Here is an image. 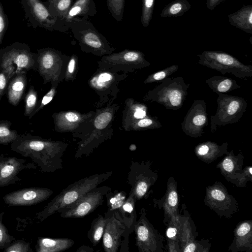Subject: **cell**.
I'll return each instance as SVG.
<instances>
[{
	"label": "cell",
	"instance_id": "6da1fadb",
	"mask_svg": "<svg viewBox=\"0 0 252 252\" xmlns=\"http://www.w3.org/2000/svg\"><path fill=\"white\" fill-rule=\"evenodd\" d=\"M67 145L26 133L18 135L11 149L25 158H30L41 172L53 173L63 168L62 157Z\"/></svg>",
	"mask_w": 252,
	"mask_h": 252
},
{
	"label": "cell",
	"instance_id": "7a4b0ae2",
	"mask_svg": "<svg viewBox=\"0 0 252 252\" xmlns=\"http://www.w3.org/2000/svg\"><path fill=\"white\" fill-rule=\"evenodd\" d=\"M112 171L95 173L68 185L49 202L41 211L36 214L40 222L75 202L91 189L97 187L113 174Z\"/></svg>",
	"mask_w": 252,
	"mask_h": 252
},
{
	"label": "cell",
	"instance_id": "3957f363",
	"mask_svg": "<svg viewBox=\"0 0 252 252\" xmlns=\"http://www.w3.org/2000/svg\"><path fill=\"white\" fill-rule=\"evenodd\" d=\"M0 69L7 73L10 80L15 75L36 70V53L28 44L15 42L0 50Z\"/></svg>",
	"mask_w": 252,
	"mask_h": 252
},
{
	"label": "cell",
	"instance_id": "277c9868",
	"mask_svg": "<svg viewBox=\"0 0 252 252\" xmlns=\"http://www.w3.org/2000/svg\"><path fill=\"white\" fill-rule=\"evenodd\" d=\"M190 84H187L183 77H166L146 96V100L155 101L166 109L178 110L186 99Z\"/></svg>",
	"mask_w": 252,
	"mask_h": 252
},
{
	"label": "cell",
	"instance_id": "5b68a950",
	"mask_svg": "<svg viewBox=\"0 0 252 252\" xmlns=\"http://www.w3.org/2000/svg\"><path fill=\"white\" fill-rule=\"evenodd\" d=\"M198 63L222 74H232L240 78L252 77V65L243 64L234 56L222 51H205L197 55Z\"/></svg>",
	"mask_w": 252,
	"mask_h": 252
},
{
	"label": "cell",
	"instance_id": "8992f818",
	"mask_svg": "<svg viewBox=\"0 0 252 252\" xmlns=\"http://www.w3.org/2000/svg\"><path fill=\"white\" fill-rule=\"evenodd\" d=\"M217 99L216 114L210 117L211 131L217 130L218 126L237 123L247 110V102L242 97L221 94Z\"/></svg>",
	"mask_w": 252,
	"mask_h": 252
},
{
	"label": "cell",
	"instance_id": "52a82bcc",
	"mask_svg": "<svg viewBox=\"0 0 252 252\" xmlns=\"http://www.w3.org/2000/svg\"><path fill=\"white\" fill-rule=\"evenodd\" d=\"M158 178V173L153 170L149 161H132L128 173V184L130 187L129 193L136 201L147 199L152 192L151 187Z\"/></svg>",
	"mask_w": 252,
	"mask_h": 252
},
{
	"label": "cell",
	"instance_id": "ba28073f",
	"mask_svg": "<svg viewBox=\"0 0 252 252\" xmlns=\"http://www.w3.org/2000/svg\"><path fill=\"white\" fill-rule=\"evenodd\" d=\"M112 190L107 186L96 187L89 190L73 203L59 210L63 218H82L93 212L103 202L105 195Z\"/></svg>",
	"mask_w": 252,
	"mask_h": 252
},
{
	"label": "cell",
	"instance_id": "9c48e42d",
	"mask_svg": "<svg viewBox=\"0 0 252 252\" xmlns=\"http://www.w3.org/2000/svg\"><path fill=\"white\" fill-rule=\"evenodd\" d=\"M134 227L136 246L139 252H163V237L149 221L146 210L142 208Z\"/></svg>",
	"mask_w": 252,
	"mask_h": 252
},
{
	"label": "cell",
	"instance_id": "30bf717a",
	"mask_svg": "<svg viewBox=\"0 0 252 252\" xmlns=\"http://www.w3.org/2000/svg\"><path fill=\"white\" fill-rule=\"evenodd\" d=\"M204 202L206 206L220 217L230 218L237 212L236 199L220 182H216L206 188Z\"/></svg>",
	"mask_w": 252,
	"mask_h": 252
},
{
	"label": "cell",
	"instance_id": "8fae6325",
	"mask_svg": "<svg viewBox=\"0 0 252 252\" xmlns=\"http://www.w3.org/2000/svg\"><path fill=\"white\" fill-rule=\"evenodd\" d=\"M225 155L217 167L228 182L238 187H245L248 182L252 181V167L248 166L242 168L244 158L241 152L235 155L232 150Z\"/></svg>",
	"mask_w": 252,
	"mask_h": 252
},
{
	"label": "cell",
	"instance_id": "7c38bea8",
	"mask_svg": "<svg viewBox=\"0 0 252 252\" xmlns=\"http://www.w3.org/2000/svg\"><path fill=\"white\" fill-rule=\"evenodd\" d=\"M105 225L102 236V246L105 252H116L121 247L122 237L126 231V225L119 213L107 210L104 213Z\"/></svg>",
	"mask_w": 252,
	"mask_h": 252
},
{
	"label": "cell",
	"instance_id": "4fadbf2b",
	"mask_svg": "<svg viewBox=\"0 0 252 252\" xmlns=\"http://www.w3.org/2000/svg\"><path fill=\"white\" fill-rule=\"evenodd\" d=\"M208 124V118L205 100H194L181 123L182 130L187 136L197 138L202 135L204 128Z\"/></svg>",
	"mask_w": 252,
	"mask_h": 252
},
{
	"label": "cell",
	"instance_id": "5bb4252c",
	"mask_svg": "<svg viewBox=\"0 0 252 252\" xmlns=\"http://www.w3.org/2000/svg\"><path fill=\"white\" fill-rule=\"evenodd\" d=\"M53 193L51 189L46 188H27L5 194L3 200L9 206H31L47 199Z\"/></svg>",
	"mask_w": 252,
	"mask_h": 252
},
{
	"label": "cell",
	"instance_id": "9a60e30c",
	"mask_svg": "<svg viewBox=\"0 0 252 252\" xmlns=\"http://www.w3.org/2000/svg\"><path fill=\"white\" fill-rule=\"evenodd\" d=\"M22 7L31 25L52 30L57 18L53 17L47 7L40 0H21Z\"/></svg>",
	"mask_w": 252,
	"mask_h": 252
},
{
	"label": "cell",
	"instance_id": "2e32d148",
	"mask_svg": "<svg viewBox=\"0 0 252 252\" xmlns=\"http://www.w3.org/2000/svg\"><path fill=\"white\" fill-rule=\"evenodd\" d=\"M33 163H26V160L15 157H4L0 159V187L15 184L21 180L18 174L22 170L34 169Z\"/></svg>",
	"mask_w": 252,
	"mask_h": 252
},
{
	"label": "cell",
	"instance_id": "e0dca14e",
	"mask_svg": "<svg viewBox=\"0 0 252 252\" xmlns=\"http://www.w3.org/2000/svg\"><path fill=\"white\" fill-rule=\"evenodd\" d=\"M59 61L60 57L55 50L51 48L37 50L36 70L43 78L44 84L58 80Z\"/></svg>",
	"mask_w": 252,
	"mask_h": 252
},
{
	"label": "cell",
	"instance_id": "ac0fdd59",
	"mask_svg": "<svg viewBox=\"0 0 252 252\" xmlns=\"http://www.w3.org/2000/svg\"><path fill=\"white\" fill-rule=\"evenodd\" d=\"M153 202L155 207H158L159 209H163V222L167 225L170 219L179 214L177 183L174 177L169 178L164 196L160 199H154Z\"/></svg>",
	"mask_w": 252,
	"mask_h": 252
},
{
	"label": "cell",
	"instance_id": "d6986e66",
	"mask_svg": "<svg viewBox=\"0 0 252 252\" xmlns=\"http://www.w3.org/2000/svg\"><path fill=\"white\" fill-rule=\"evenodd\" d=\"M252 221L246 220L240 222L234 231V238L228 248L232 252L252 251Z\"/></svg>",
	"mask_w": 252,
	"mask_h": 252
},
{
	"label": "cell",
	"instance_id": "ffe728a7",
	"mask_svg": "<svg viewBox=\"0 0 252 252\" xmlns=\"http://www.w3.org/2000/svg\"><path fill=\"white\" fill-rule=\"evenodd\" d=\"M228 143L225 142L220 145L212 141L202 142L196 145L194 149L196 157L206 163L213 162L227 152Z\"/></svg>",
	"mask_w": 252,
	"mask_h": 252
},
{
	"label": "cell",
	"instance_id": "44dd1931",
	"mask_svg": "<svg viewBox=\"0 0 252 252\" xmlns=\"http://www.w3.org/2000/svg\"><path fill=\"white\" fill-rule=\"evenodd\" d=\"M27 83V72L14 76L10 80L6 91L9 103L16 106L20 102L24 94Z\"/></svg>",
	"mask_w": 252,
	"mask_h": 252
},
{
	"label": "cell",
	"instance_id": "7402d4cb",
	"mask_svg": "<svg viewBox=\"0 0 252 252\" xmlns=\"http://www.w3.org/2000/svg\"><path fill=\"white\" fill-rule=\"evenodd\" d=\"M74 241L67 238L38 237L35 246L37 252H60L72 247Z\"/></svg>",
	"mask_w": 252,
	"mask_h": 252
},
{
	"label": "cell",
	"instance_id": "603a6c76",
	"mask_svg": "<svg viewBox=\"0 0 252 252\" xmlns=\"http://www.w3.org/2000/svg\"><path fill=\"white\" fill-rule=\"evenodd\" d=\"M230 24L243 31L252 33V5H244L240 10L228 15Z\"/></svg>",
	"mask_w": 252,
	"mask_h": 252
},
{
	"label": "cell",
	"instance_id": "cb8c5ba5",
	"mask_svg": "<svg viewBox=\"0 0 252 252\" xmlns=\"http://www.w3.org/2000/svg\"><path fill=\"white\" fill-rule=\"evenodd\" d=\"M106 59L114 63H126L141 68L148 66L150 63L144 58L143 53L135 51H126L107 57Z\"/></svg>",
	"mask_w": 252,
	"mask_h": 252
},
{
	"label": "cell",
	"instance_id": "d4e9b609",
	"mask_svg": "<svg viewBox=\"0 0 252 252\" xmlns=\"http://www.w3.org/2000/svg\"><path fill=\"white\" fill-rule=\"evenodd\" d=\"M184 214L181 215V223L179 235V245L181 251L188 243L195 239L197 236L196 228L188 211L184 209Z\"/></svg>",
	"mask_w": 252,
	"mask_h": 252
},
{
	"label": "cell",
	"instance_id": "484cf974",
	"mask_svg": "<svg viewBox=\"0 0 252 252\" xmlns=\"http://www.w3.org/2000/svg\"><path fill=\"white\" fill-rule=\"evenodd\" d=\"M181 223V215L178 214L172 217L166 225V236L169 252L182 251L179 245Z\"/></svg>",
	"mask_w": 252,
	"mask_h": 252
},
{
	"label": "cell",
	"instance_id": "4316f807",
	"mask_svg": "<svg viewBox=\"0 0 252 252\" xmlns=\"http://www.w3.org/2000/svg\"><path fill=\"white\" fill-rule=\"evenodd\" d=\"M205 82L212 91L218 94L241 88L236 80L225 76H214L207 79Z\"/></svg>",
	"mask_w": 252,
	"mask_h": 252
},
{
	"label": "cell",
	"instance_id": "83f0119b",
	"mask_svg": "<svg viewBox=\"0 0 252 252\" xmlns=\"http://www.w3.org/2000/svg\"><path fill=\"white\" fill-rule=\"evenodd\" d=\"M105 222L104 217L98 214L91 223L87 237L94 246H96L102 238Z\"/></svg>",
	"mask_w": 252,
	"mask_h": 252
},
{
	"label": "cell",
	"instance_id": "f1b7e54d",
	"mask_svg": "<svg viewBox=\"0 0 252 252\" xmlns=\"http://www.w3.org/2000/svg\"><path fill=\"white\" fill-rule=\"evenodd\" d=\"M191 7L187 0H175L167 4L161 11L162 17H178L182 15Z\"/></svg>",
	"mask_w": 252,
	"mask_h": 252
},
{
	"label": "cell",
	"instance_id": "f546056e",
	"mask_svg": "<svg viewBox=\"0 0 252 252\" xmlns=\"http://www.w3.org/2000/svg\"><path fill=\"white\" fill-rule=\"evenodd\" d=\"M71 0H48L45 5L54 17H65L69 10Z\"/></svg>",
	"mask_w": 252,
	"mask_h": 252
},
{
	"label": "cell",
	"instance_id": "4dcf8cb0",
	"mask_svg": "<svg viewBox=\"0 0 252 252\" xmlns=\"http://www.w3.org/2000/svg\"><path fill=\"white\" fill-rule=\"evenodd\" d=\"M56 127L62 129L63 126L70 127L78 124L81 121V116L77 113L68 112L65 113L54 114Z\"/></svg>",
	"mask_w": 252,
	"mask_h": 252
},
{
	"label": "cell",
	"instance_id": "1f68e13d",
	"mask_svg": "<svg viewBox=\"0 0 252 252\" xmlns=\"http://www.w3.org/2000/svg\"><path fill=\"white\" fill-rule=\"evenodd\" d=\"M11 122L6 120H0V144L8 145L11 144L17 138V131L11 129Z\"/></svg>",
	"mask_w": 252,
	"mask_h": 252
},
{
	"label": "cell",
	"instance_id": "d6a6232c",
	"mask_svg": "<svg viewBox=\"0 0 252 252\" xmlns=\"http://www.w3.org/2000/svg\"><path fill=\"white\" fill-rule=\"evenodd\" d=\"M81 33V41L86 45L97 50L103 47V42L96 32L89 29L82 32Z\"/></svg>",
	"mask_w": 252,
	"mask_h": 252
},
{
	"label": "cell",
	"instance_id": "836d02e7",
	"mask_svg": "<svg viewBox=\"0 0 252 252\" xmlns=\"http://www.w3.org/2000/svg\"><path fill=\"white\" fill-rule=\"evenodd\" d=\"M25 105L24 115L29 117L36 108L37 92L33 85H31L25 97Z\"/></svg>",
	"mask_w": 252,
	"mask_h": 252
},
{
	"label": "cell",
	"instance_id": "e575fe53",
	"mask_svg": "<svg viewBox=\"0 0 252 252\" xmlns=\"http://www.w3.org/2000/svg\"><path fill=\"white\" fill-rule=\"evenodd\" d=\"M179 65L173 64L160 71L153 73L147 78L144 83H150L162 81L166 77H169L178 69Z\"/></svg>",
	"mask_w": 252,
	"mask_h": 252
},
{
	"label": "cell",
	"instance_id": "d590c367",
	"mask_svg": "<svg viewBox=\"0 0 252 252\" xmlns=\"http://www.w3.org/2000/svg\"><path fill=\"white\" fill-rule=\"evenodd\" d=\"M211 244L209 240H194L187 244L182 249L184 252H208L210 251Z\"/></svg>",
	"mask_w": 252,
	"mask_h": 252
},
{
	"label": "cell",
	"instance_id": "8d00e7d4",
	"mask_svg": "<svg viewBox=\"0 0 252 252\" xmlns=\"http://www.w3.org/2000/svg\"><path fill=\"white\" fill-rule=\"evenodd\" d=\"M90 0H78L68 11L65 16L66 20H69L79 15L85 14L89 9Z\"/></svg>",
	"mask_w": 252,
	"mask_h": 252
},
{
	"label": "cell",
	"instance_id": "74e56055",
	"mask_svg": "<svg viewBox=\"0 0 252 252\" xmlns=\"http://www.w3.org/2000/svg\"><path fill=\"white\" fill-rule=\"evenodd\" d=\"M135 127L138 129H157L161 127L162 125L157 117L148 116L138 120Z\"/></svg>",
	"mask_w": 252,
	"mask_h": 252
},
{
	"label": "cell",
	"instance_id": "f35d334b",
	"mask_svg": "<svg viewBox=\"0 0 252 252\" xmlns=\"http://www.w3.org/2000/svg\"><path fill=\"white\" fill-rule=\"evenodd\" d=\"M4 213L0 211V249H4L15 239V237L9 234L8 229L2 222Z\"/></svg>",
	"mask_w": 252,
	"mask_h": 252
},
{
	"label": "cell",
	"instance_id": "ab89813d",
	"mask_svg": "<svg viewBox=\"0 0 252 252\" xmlns=\"http://www.w3.org/2000/svg\"><path fill=\"white\" fill-rule=\"evenodd\" d=\"M155 0H143L141 23L145 27L148 26L151 20Z\"/></svg>",
	"mask_w": 252,
	"mask_h": 252
},
{
	"label": "cell",
	"instance_id": "60d3db41",
	"mask_svg": "<svg viewBox=\"0 0 252 252\" xmlns=\"http://www.w3.org/2000/svg\"><path fill=\"white\" fill-rule=\"evenodd\" d=\"M125 0H107V4L109 10L113 17L117 20H122L124 6Z\"/></svg>",
	"mask_w": 252,
	"mask_h": 252
},
{
	"label": "cell",
	"instance_id": "b9f144b4",
	"mask_svg": "<svg viewBox=\"0 0 252 252\" xmlns=\"http://www.w3.org/2000/svg\"><path fill=\"white\" fill-rule=\"evenodd\" d=\"M5 252H33L30 244L23 240L15 239L4 250Z\"/></svg>",
	"mask_w": 252,
	"mask_h": 252
},
{
	"label": "cell",
	"instance_id": "7bdbcfd3",
	"mask_svg": "<svg viewBox=\"0 0 252 252\" xmlns=\"http://www.w3.org/2000/svg\"><path fill=\"white\" fill-rule=\"evenodd\" d=\"M52 86L51 89L44 95L40 102L38 103L34 111L29 117V119H31L36 113H37L41 109L43 108L45 105L50 102L53 99L55 95L56 86L55 85V82H52Z\"/></svg>",
	"mask_w": 252,
	"mask_h": 252
},
{
	"label": "cell",
	"instance_id": "ee69618b",
	"mask_svg": "<svg viewBox=\"0 0 252 252\" xmlns=\"http://www.w3.org/2000/svg\"><path fill=\"white\" fill-rule=\"evenodd\" d=\"M112 118V114L109 112H105L98 115L94 121L96 128L102 129L104 128L110 123Z\"/></svg>",
	"mask_w": 252,
	"mask_h": 252
},
{
	"label": "cell",
	"instance_id": "f6af8a7d",
	"mask_svg": "<svg viewBox=\"0 0 252 252\" xmlns=\"http://www.w3.org/2000/svg\"><path fill=\"white\" fill-rule=\"evenodd\" d=\"M113 79L111 74L103 72L94 78L93 84L98 88H104L109 84Z\"/></svg>",
	"mask_w": 252,
	"mask_h": 252
},
{
	"label": "cell",
	"instance_id": "bcb514c9",
	"mask_svg": "<svg viewBox=\"0 0 252 252\" xmlns=\"http://www.w3.org/2000/svg\"><path fill=\"white\" fill-rule=\"evenodd\" d=\"M8 26V20L0 2V45L2 43Z\"/></svg>",
	"mask_w": 252,
	"mask_h": 252
},
{
	"label": "cell",
	"instance_id": "7dc6e473",
	"mask_svg": "<svg viewBox=\"0 0 252 252\" xmlns=\"http://www.w3.org/2000/svg\"><path fill=\"white\" fill-rule=\"evenodd\" d=\"M10 80L5 71L0 69V96L1 97L6 93Z\"/></svg>",
	"mask_w": 252,
	"mask_h": 252
},
{
	"label": "cell",
	"instance_id": "c3c4849f",
	"mask_svg": "<svg viewBox=\"0 0 252 252\" xmlns=\"http://www.w3.org/2000/svg\"><path fill=\"white\" fill-rule=\"evenodd\" d=\"M223 0H207V7L209 10H213Z\"/></svg>",
	"mask_w": 252,
	"mask_h": 252
},
{
	"label": "cell",
	"instance_id": "681fc988",
	"mask_svg": "<svg viewBox=\"0 0 252 252\" xmlns=\"http://www.w3.org/2000/svg\"><path fill=\"white\" fill-rule=\"evenodd\" d=\"M146 114L145 111L142 108H138L136 110L134 114V116L136 119H142L146 117Z\"/></svg>",
	"mask_w": 252,
	"mask_h": 252
},
{
	"label": "cell",
	"instance_id": "f907efd6",
	"mask_svg": "<svg viewBox=\"0 0 252 252\" xmlns=\"http://www.w3.org/2000/svg\"><path fill=\"white\" fill-rule=\"evenodd\" d=\"M94 251L92 248L85 245H82L76 250V252H93Z\"/></svg>",
	"mask_w": 252,
	"mask_h": 252
},
{
	"label": "cell",
	"instance_id": "816d5d0a",
	"mask_svg": "<svg viewBox=\"0 0 252 252\" xmlns=\"http://www.w3.org/2000/svg\"><path fill=\"white\" fill-rule=\"evenodd\" d=\"M75 60L74 58H72L70 60V61L68 63V65L67 70H68V72L69 73H72L74 72V70L75 69Z\"/></svg>",
	"mask_w": 252,
	"mask_h": 252
},
{
	"label": "cell",
	"instance_id": "f5cc1de1",
	"mask_svg": "<svg viewBox=\"0 0 252 252\" xmlns=\"http://www.w3.org/2000/svg\"><path fill=\"white\" fill-rule=\"evenodd\" d=\"M2 156V155H0V159L1 158Z\"/></svg>",
	"mask_w": 252,
	"mask_h": 252
},
{
	"label": "cell",
	"instance_id": "db71d44e",
	"mask_svg": "<svg viewBox=\"0 0 252 252\" xmlns=\"http://www.w3.org/2000/svg\"><path fill=\"white\" fill-rule=\"evenodd\" d=\"M1 97L0 96V100H1Z\"/></svg>",
	"mask_w": 252,
	"mask_h": 252
}]
</instances>
